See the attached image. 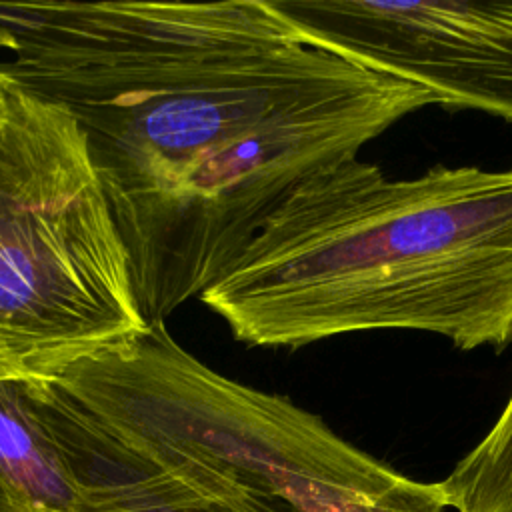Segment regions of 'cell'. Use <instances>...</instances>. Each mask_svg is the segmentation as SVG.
Listing matches in <instances>:
<instances>
[{"label":"cell","instance_id":"obj_3","mask_svg":"<svg viewBox=\"0 0 512 512\" xmlns=\"http://www.w3.org/2000/svg\"><path fill=\"white\" fill-rule=\"evenodd\" d=\"M22 386L80 512H298L282 460L304 408L206 366L164 322Z\"/></svg>","mask_w":512,"mask_h":512},{"label":"cell","instance_id":"obj_5","mask_svg":"<svg viewBox=\"0 0 512 512\" xmlns=\"http://www.w3.org/2000/svg\"><path fill=\"white\" fill-rule=\"evenodd\" d=\"M316 46L512 122V2L274 0Z\"/></svg>","mask_w":512,"mask_h":512},{"label":"cell","instance_id":"obj_2","mask_svg":"<svg viewBox=\"0 0 512 512\" xmlns=\"http://www.w3.org/2000/svg\"><path fill=\"white\" fill-rule=\"evenodd\" d=\"M250 348L418 330L512 344V168L390 178L350 158L298 184L198 298Z\"/></svg>","mask_w":512,"mask_h":512},{"label":"cell","instance_id":"obj_8","mask_svg":"<svg viewBox=\"0 0 512 512\" xmlns=\"http://www.w3.org/2000/svg\"><path fill=\"white\" fill-rule=\"evenodd\" d=\"M454 512H512V394L488 434L440 480Z\"/></svg>","mask_w":512,"mask_h":512},{"label":"cell","instance_id":"obj_7","mask_svg":"<svg viewBox=\"0 0 512 512\" xmlns=\"http://www.w3.org/2000/svg\"><path fill=\"white\" fill-rule=\"evenodd\" d=\"M0 512H80L54 440L12 380H0Z\"/></svg>","mask_w":512,"mask_h":512},{"label":"cell","instance_id":"obj_1","mask_svg":"<svg viewBox=\"0 0 512 512\" xmlns=\"http://www.w3.org/2000/svg\"><path fill=\"white\" fill-rule=\"evenodd\" d=\"M0 78L86 136L146 322L216 282L310 176L434 98L274 0L0 2Z\"/></svg>","mask_w":512,"mask_h":512},{"label":"cell","instance_id":"obj_6","mask_svg":"<svg viewBox=\"0 0 512 512\" xmlns=\"http://www.w3.org/2000/svg\"><path fill=\"white\" fill-rule=\"evenodd\" d=\"M284 488L298 512H444L440 482L408 478L340 438L304 410L282 460Z\"/></svg>","mask_w":512,"mask_h":512},{"label":"cell","instance_id":"obj_4","mask_svg":"<svg viewBox=\"0 0 512 512\" xmlns=\"http://www.w3.org/2000/svg\"><path fill=\"white\" fill-rule=\"evenodd\" d=\"M146 326L82 128L0 78V380L58 376Z\"/></svg>","mask_w":512,"mask_h":512}]
</instances>
